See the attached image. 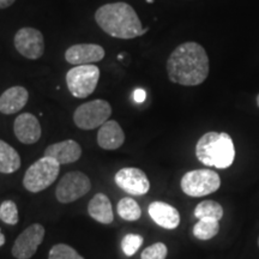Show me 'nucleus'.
<instances>
[{"mask_svg":"<svg viewBox=\"0 0 259 259\" xmlns=\"http://www.w3.org/2000/svg\"><path fill=\"white\" fill-rule=\"evenodd\" d=\"M29 99V93L24 87H11L0 96V113L6 115L16 114L24 108Z\"/></svg>","mask_w":259,"mask_h":259,"instance_id":"obj_16","label":"nucleus"},{"mask_svg":"<svg viewBox=\"0 0 259 259\" xmlns=\"http://www.w3.org/2000/svg\"><path fill=\"white\" fill-rule=\"evenodd\" d=\"M92 189L88 176L82 171H70L61 178L56 189V197L60 203L67 204L76 202L85 196Z\"/></svg>","mask_w":259,"mask_h":259,"instance_id":"obj_8","label":"nucleus"},{"mask_svg":"<svg viewBox=\"0 0 259 259\" xmlns=\"http://www.w3.org/2000/svg\"><path fill=\"white\" fill-rule=\"evenodd\" d=\"M21 168V157L11 145L0 139V173L11 174Z\"/></svg>","mask_w":259,"mask_h":259,"instance_id":"obj_19","label":"nucleus"},{"mask_svg":"<svg viewBox=\"0 0 259 259\" xmlns=\"http://www.w3.org/2000/svg\"><path fill=\"white\" fill-rule=\"evenodd\" d=\"M221 186V179L216 171L196 169L187 171L181 179V190L191 197H203L216 192Z\"/></svg>","mask_w":259,"mask_h":259,"instance_id":"obj_6","label":"nucleus"},{"mask_svg":"<svg viewBox=\"0 0 259 259\" xmlns=\"http://www.w3.org/2000/svg\"><path fill=\"white\" fill-rule=\"evenodd\" d=\"M194 216L198 220L211 219L220 221L223 216V209L221 204L215 202V200H204L196 206Z\"/></svg>","mask_w":259,"mask_h":259,"instance_id":"obj_20","label":"nucleus"},{"mask_svg":"<svg viewBox=\"0 0 259 259\" xmlns=\"http://www.w3.org/2000/svg\"><path fill=\"white\" fill-rule=\"evenodd\" d=\"M258 245H259V239H258Z\"/></svg>","mask_w":259,"mask_h":259,"instance_id":"obj_32","label":"nucleus"},{"mask_svg":"<svg viewBox=\"0 0 259 259\" xmlns=\"http://www.w3.org/2000/svg\"><path fill=\"white\" fill-rule=\"evenodd\" d=\"M45 239V228L40 223L30 225L16 239L12 246V255L16 259H30L36 253Z\"/></svg>","mask_w":259,"mask_h":259,"instance_id":"obj_10","label":"nucleus"},{"mask_svg":"<svg viewBox=\"0 0 259 259\" xmlns=\"http://www.w3.org/2000/svg\"><path fill=\"white\" fill-rule=\"evenodd\" d=\"M145 99H147V93H145L144 89L138 88V89L135 90V92H134V100H135V102L142 103V102L145 101Z\"/></svg>","mask_w":259,"mask_h":259,"instance_id":"obj_27","label":"nucleus"},{"mask_svg":"<svg viewBox=\"0 0 259 259\" xmlns=\"http://www.w3.org/2000/svg\"><path fill=\"white\" fill-rule=\"evenodd\" d=\"M112 115V107L105 100L83 103L73 113V121L80 130L101 127Z\"/></svg>","mask_w":259,"mask_h":259,"instance_id":"obj_7","label":"nucleus"},{"mask_svg":"<svg viewBox=\"0 0 259 259\" xmlns=\"http://www.w3.org/2000/svg\"><path fill=\"white\" fill-rule=\"evenodd\" d=\"M196 155L205 166L225 169L234 162V143L231 136L225 132H208L197 142Z\"/></svg>","mask_w":259,"mask_h":259,"instance_id":"obj_3","label":"nucleus"},{"mask_svg":"<svg viewBox=\"0 0 259 259\" xmlns=\"http://www.w3.org/2000/svg\"><path fill=\"white\" fill-rule=\"evenodd\" d=\"M116 209H118V215L125 221H138L142 216L141 206L135 199L128 198V197L119 200Z\"/></svg>","mask_w":259,"mask_h":259,"instance_id":"obj_22","label":"nucleus"},{"mask_svg":"<svg viewBox=\"0 0 259 259\" xmlns=\"http://www.w3.org/2000/svg\"><path fill=\"white\" fill-rule=\"evenodd\" d=\"M257 105L259 107V94H258V96H257Z\"/></svg>","mask_w":259,"mask_h":259,"instance_id":"obj_30","label":"nucleus"},{"mask_svg":"<svg viewBox=\"0 0 259 259\" xmlns=\"http://www.w3.org/2000/svg\"><path fill=\"white\" fill-rule=\"evenodd\" d=\"M15 47L21 56L36 60L45 53V38L40 30L35 28H22L15 35Z\"/></svg>","mask_w":259,"mask_h":259,"instance_id":"obj_9","label":"nucleus"},{"mask_svg":"<svg viewBox=\"0 0 259 259\" xmlns=\"http://www.w3.org/2000/svg\"><path fill=\"white\" fill-rule=\"evenodd\" d=\"M209 58L197 42H185L171 52L167 60L170 82L185 87L202 84L209 76Z\"/></svg>","mask_w":259,"mask_h":259,"instance_id":"obj_1","label":"nucleus"},{"mask_svg":"<svg viewBox=\"0 0 259 259\" xmlns=\"http://www.w3.org/2000/svg\"><path fill=\"white\" fill-rule=\"evenodd\" d=\"M60 164L54 158L44 156L31 164L25 171L23 186L29 192L38 193L50 187L57 180Z\"/></svg>","mask_w":259,"mask_h":259,"instance_id":"obj_4","label":"nucleus"},{"mask_svg":"<svg viewBox=\"0 0 259 259\" xmlns=\"http://www.w3.org/2000/svg\"><path fill=\"white\" fill-rule=\"evenodd\" d=\"M16 0H0V9H6L11 6Z\"/></svg>","mask_w":259,"mask_h":259,"instance_id":"obj_28","label":"nucleus"},{"mask_svg":"<svg viewBox=\"0 0 259 259\" xmlns=\"http://www.w3.org/2000/svg\"><path fill=\"white\" fill-rule=\"evenodd\" d=\"M95 21L109 36L122 40L142 36L149 30V28L142 27L137 12L126 3H112L101 6L96 10Z\"/></svg>","mask_w":259,"mask_h":259,"instance_id":"obj_2","label":"nucleus"},{"mask_svg":"<svg viewBox=\"0 0 259 259\" xmlns=\"http://www.w3.org/2000/svg\"><path fill=\"white\" fill-rule=\"evenodd\" d=\"M5 236H4V234H3L2 233V229H0V247H2L3 245L5 244Z\"/></svg>","mask_w":259,"mask_h":259,"instance_id":"obj_29","label":"nucleus"},{"mask_svg":"<svg viewBox=\"0 0 259 259\" xmlns=\"http://www.w3.org/2000/svg\"><path fill=\"white\" fill-rule=\"evenodd\" d=\"M48 259H84L73 247L66 244L54 245L51 248Z\"/></svg>","mask_w":259,"mask_h":259,"instance_id":"obj_24","label":"nucleus"},{"mask_svg":"<svg viewBox=\"0 0 259 259\" xmlns=\"http://www.w3.org/2000/svg\"><path fill=\"white\" fill-rule=\"evenodd\" d=\"M153 221L164 229H174L180 223V213L170 204L164 202H153L148 208Z\"/></svg>","mask_w":259,"mask_h":259,"instance_id":"obj_15","label":"nucleus"},{"mask_svg":"<svg viewBox=\"0 0 259 259\" xmlns=\"http://www.w3.org/2000/svg\"><path fill=\"white\" fill-rule=\"evenodd\" d=\"M147 2H148V3H153L154 0H147Z\"/></svg>","mask_w":259,"mask_h":259,"instance_id":"obj_31","label":"nucleus"},{"mask_svg":"<svg viewBox=\"0 0 259 259\" xmlns=\"http://www.w3.org/2000/svg\"><path fill=\"white\" fill-rule=\"evenodd\" d=\"M0 220L6 225L15 226L18 223V209L15 202L5 200L0 204Z\"/></svg>","mask_w":259,"mask_h":259,"instance_id":"obj_23","label":"nucleus"},{"mask_svg":"<svg viewBox=\"0 0 259 259\" xmlns=\"http://www.w3.org/2000/svg\"><path fill=\"white\" fill-rule=\"evenodd\" d=\"M220 231V223L216 220L202 219L193 227V235L199 240H210Z\"/></svg>","mask_w":259,"mask_h":259,"instance_id":"obj_21","label":"nucleus"},{"mask_svg":"<svg viewBox=\"0 0 259 259\" xmlns=\"http://www.w3.org/2000/svg\"><path fill=\"white\" fill-rule=\"evenodd\" d=\"M167 253V246L163 242H155L142 252L141 259H166Z\"/></svg>","mask_w":259,"mask_h":259,"instance_id":"obj_26","label":"nucleus"},{"mask_svg":"<svg viewBox=\"0 0 259 259\" xmlns=\"http://www.w3.org/2000/svg\"><path fill=\"white\" fill-rule=\"evenodd\" d=\"M14 131L18 141L23 144H35L42 135L40 121L31 113H23L16 118Z\"/></svg>","mask_w":259,"mask_h":259,"instance_id":"obj_13","label":"nucleus"},{"mask_svg":"<svg viewBox=\"0 0 259 259\" xmlns=\"http://www.w3.org/2000/svg\"><path fill=\"white\" fill-rule=\"evenodd\" d=\"M106 53L102 46L95 44H78L69 47L65 52V60L71 65H92L101 61Z\"/></svg>","mask_w":259,"mask_h":259,"instance_id":"obj_12","label":"nucleus"},{"mask_svg":"<svg viewBox=\"0 0 259 259\" xmlns=\"http://www.w3.org/2000/svg\"><path fill=\"white\" fill-rule=\"evenodd\" d=\"M114 181L124 192L131 196H143L150 190V181L147 174L139 168H122L115 174Z\"/></svg>","mask_w":259,"mask_h":259,"instance_id":"obj_11","label":"nucleus"},{"mask_svg":"<svg viewBox=\"0 0 259 259\" xmlns=\"http://www.w3.org/2000/svg\"><path fill=\"white\" fill-rule=\"evenodd\" d=\"M44 156L54 158L59 164H69L78 161L82 156V148L76 141H64L54 143L45 150Z\"/></svg>","mask_w":259,"mask_h":259,"instance_id":"obj_14","label":"nucleus"},{"mask_svg":"<svg viewBox=\"0 0 259 259\" xmlns=\"http://www.w3.org/2000/svg\"><path fill=\"white\" fill-rule=\"evenodd\" d=\"M125 135L121 126L115 120H108L103 124L97 134V143L105 150H115L124 144Z\"/></svg>","mask_w":259,"mask_h":259,"instance_id":"obj_17","label":"nucleus"},{"mask_svg":"<svg viewBox=\"0 0 259 259\" xmlns=\"http://www.w3.org/2000/svg\"><path fill=\"white\" fill-rule=\"evenodd\" d=\"M100 79V69L95 65H78L66 73V84L71 95L85 99L95 92Z\"/></svg>","mask_w":259,"mask_h":259,"instance_id":"obj_5","label":"nucleus"},{"mask_svg":"<svg viewBox=\"0 0 259 259\" xmlns=\"http://www.w3.org/2000/svg\"><path fill=\"white\" fill-rule=\"evenodd\" d=\"M88 212L90 218L102 225H109L114 220L111 200L103 193H97L93 197L89 202Z\"/></svg>","mask_w":259,"mask_h":259,"instance_id":"obj_18","label":"nucleus"},{"mask_svg":"<svg viewBox=\"0 0 259 259\" xmlns=\"http://www.w3.org/2000/svg\"><path fill=\"white\" fill-rule=\"evenodd\" d=\"M143 245V238L138 234H127L124 236L121 241V248L125 255L131 257L137 252Z\"/></svg>","mask_w":259,"mask_h":259,"instance_id":"obj_25","label":"nucleus"}]
</instances>
